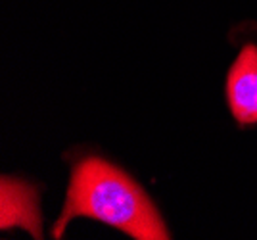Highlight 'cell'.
I'll use <instances>...</instances> for the list:
<instances>
[{
	"mask_svg": "<svg viewBox=\"0 0 257 240\" xmlns=\"http://www.w3.org/2000/svg\"><path fill=\"white\" fill-rule=\"evenodd\" d=\"M2 230L10 227H23L35 238H41V207H39V188L27 181L2 177Z\"/></svg>",
	"mask_w": 257,
	"mask_h": 240,
	"instance_id": "cell-3",
	"label": "cell"
},
{
	"mask_svg": "<svg viewBox=\"0 0 257 240\" xmlns=\"http://www.w3.org/2000/svg\"><path fill=\"white\" fill-rule=\"evenodd\" d=\"M226 106L240 129L257 125V44L246 43L226 71Z\"/></svg>",
	"mask_w": 257,
	"mask_h": 240,
	"instance_id": "cell-2",
	"label": "cell"
},
{
	"mask_svg": "<svg viewBox=\"0 0 257 240\" xmlns=\"http://www.w3.org/2000/svg\"><path fill=\"white\" fill-rule=\"evenodd\" d=\"M86 217L109 225L135 240H169L171 232L146 190L119 165L85 156L71 165L64 209L52 227L62 238L69 221Z\"/></svg>",
	"mask_w": 257,
	"mask_h": 240,
	"instance_id": "cell-1",
	"label": "cell"
}]
</instances>
